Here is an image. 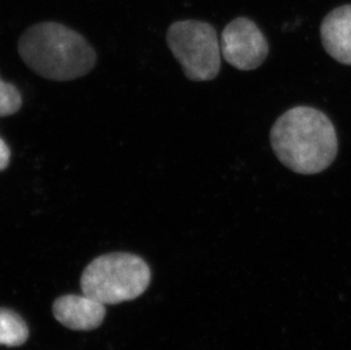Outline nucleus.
Instances as JSON below:
<instances>
[{
    "label": "nucleus",
    "instance_id": "nucleus-10",
    "mask_svg": "<svg viewBox=\"0 0 351 350\" xmlns=\"http://www.w3.org/2000/svg\"><path fill=\"white\" fill-rule=\"evenodd\" d=\"M10 149L7 145L6 141L0 138V171L6 170L10 165Z\"/></svg>",
    "mask_w": 351,
    "mask_h": 350
},
{
    "label": "nucleus",
    "instance_id": "nucleus-8",
    "mask_svg": "<svg viewBox=\"0 0 351 350\" xmlns=\"http://www.w3.org/2000/svg\"><path fill=\"white\" fill-rule=\"evenodd\" d=\"M29 338V327L16 312L0 308V346L19 347Z\"/></svg>",
    "mask_w": 351,
    "mask_h": 350
},
{
    "label": "nucleus",
    "instance_id": "nucleus-9",
    "mask_svg": "<svg viewBox=\"0 0 351 350\" xmlns=\"http://www.w3.org/2000/svg\"><path fill=\"white\" fill-rule=\"evenodd\" d=\"M22 96L16 86L0 79V117L13 115L22 107Z\"/></svg>",
    "mask_w": 351,
    "mask_h": 350
},
{
    "label": "nucleus",
    "instance_id": "nucleus-3",
    "mask_svg": "<svg viewBox=\"0 0 351 350\" xmlns=\"http://www.w3.org/2000/svg\"><path fill=\"white\" fill-rule=\"evenodd\" d=\"M152 272L143 258L112 253L95 258L81 277L83 294L104 305L133 301L149 287Z\"/></svg>",
    "mask_w": 351,
    "mask_h": 350
},
{
    "label": "nucleus",
    "instance_id": "nucleus-5",
    "mask_svg": "<svg viewBox=\"0 0 351 350\" xmlns=\"http://www.w3.org/2000/svg\"><path fill=\"white\" fill-rule=\"evenodd\" d=\"M219 43L223 58L240 71L256 70L269 56L265 36L247 17H239L228 24Z\"/></svg>",
    "mask_w": 351,
    "mask_h": 350
},
{
    "label": "nucleus",
    "instance_id": "nucleus-1",
    "mask_svg": "<svg viewBox=\"0 0 351 350\" xmlns=\"http://www.w3.org/2000/svg\"><path fill=\"white\" fill-rule=\"evenodd\" d=\"M278 161L292 172L318 174L338 155V137L331 119L308 106H297L280 116L271 129Z\"/></svg>",
    "mask_w": 351,
    "mask_h": 350
},
{
    "label": "nucleus",
    "instance_id": "nucleus-6",
    "mask_svg": "<svg viewBox=\"0 0 351 350\" xmlns=\"http://www.w3.org/2000/svg\"><path fill=\"white\" fill-rule=\"evenodd\" d=\"M53 316L71 330L91 331L99 327L106 316V308L86 294H65L53 305Z\"/></svg>",
    "mask_w": 351,
    "mask_h": 350
},
{
    "label": "nucleus",
    "instance_id": "nucleus-7",
    "mask_svg": "<svg viewBox=\"0 0 351 350\" xmlns=\"http://www.w3.org/2000/svg\"><path fill=\"white\" fill-rule=\"evenodd\" d=\"M325 51L339 63L351 65V5L328 14L321 25Z\"/></svg>",
    "mask_w": 351,
    "mask_h": 350
},
{
    "label": "nucleus",
    "instance_id": "nucleus-4",
    "mask_svg": "<svg viewBox=\"0 0 351 350\" xmlns=\"http://www.w3.org/2000/svg\"><path fill=\"white\" fill-rule=\"evenodd\" d=\"M167 45L188 79L204 82L221 71V43L213 25L200 21H180L169 27Z\"/></svg>",
    "mask_w": 351,
    "mask_h": 350
},
{
    "label": "nucleus",
    "instance_id": "nucleus-2",
    "mask_svg": "<svg viewBox=\"0 0 351 350\" xmlns=\"http://www.w3.org/2000/svg\"><path fill=\"white\" fill-rule=\"evenodd\" d=\"M17 48L29 69L58 82L86 75L97 63L96 51L86 38L56 22L29 27L21 36Z\"/></svg>",
    "mask_w": 351,
    "mask_h": 350
}]
</instances>
